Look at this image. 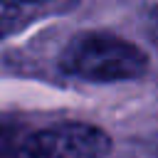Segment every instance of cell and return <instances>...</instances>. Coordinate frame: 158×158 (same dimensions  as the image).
<instances>
[{"mask_svg": "<svg viewBox=\"0 0 158 158\" xmlns=\"http://www.w3.org/2000/svg\"><path fill=\"white\" fill-rule=\"evenodd\" d=\"M17 25H20L17 0H0V40H5Z\"/></svg>", "mask_w": 158, "mask_h": 158, "instance_id": "3957f363", "label": "cell"}, {"mask_svg": "<svg viewBox=\"0 0 158 158\" xmlns=\"http://www.w3.org/2000/svg\"><path fill=\"white\" fill-rule=\"evenodd\" d=\"M59 67L84 81H131L148 72V54L118 35L81 32L64 47Z\"/></svg>", "mask_w": 158, "mask_h": 158, "instance_id": "6da1fadb", "label": "cell"}, {"mask_svg": "<svg viewBox=\"0 0 158 158\" xmlns=\"http://www.w3.org/2000/svg\"><path fill=\"white\" fill-rule=\"evenodd\" d=\"M17 2H44V0H17Z\"/></svg>", "mask_w": 158, "mask_h": 158, "instance_id": "277c9868", "label": "cell"}, {"mask_svg": "<svg viewBox=\"0 0 158 158\" xmlns=\"http://www.w3.org/2000/svg\"><path fill=\"white\" fill-rule=\"evenodd\" d=\"M111 136L84 121H64L30 133L17 158H106L111 153Z\"/></svg>", "mask_w": 158, "mask_h": 158, "instance_id": "7a4b0ae2", "label": "cell"}]
</instances>
